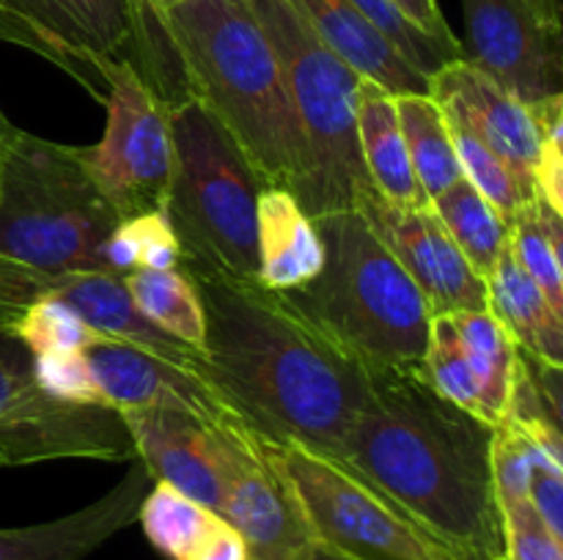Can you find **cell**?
<instances>
[{
	"mask_svg": "<svg viewBox=\"0 0 563 560\" xmlns=\"http://www.w3.org/2000/svg\"><path fill=\"white\" fill-rule=\"evenodd\" d=\"M187 560H247V547L234 527L218 519Z\"/></svg>",
	"mask_w": 563,
	"mask_h": 560,
	"instance_id": "cell-39",
	"label": "cell"
},
{
	"mask_svg": "<svg viewBox=\"0 0 563 560\" xmlns=\"http://www.w3.org/2000/svg\"><path fill=\"white\" fill-rule=\"evenodd\" d=\"M357 11L405 55V60L410 66H416L421 75L432 77L434 71L443 69L451 60H460L465 55L460 49H451L445 44L434 42L432 36L421 31V27L412 25L399 9H396L390 0H352Z\"/></svg>",
	"mask_w": 563,
	"mask_h": 560,
	"instance_id": "cell-33",
	"label": "cell"
},
{
	"mask_svg": "<svg viewBox=\"0 0 563 560\" xmlns=\"http://www.w3.org/2000/svg\"><path fill=\"white\" fill-rule=\"evenodd\" d=\"M91 379L102 404L115 410L130 406H174L196 415L203 423L240 417L201 371L163 355L104 338L86 351Z\"/></svg>",
	"mask_w": 563,
	"mask_h": 560,
	"instance_id": "cell-16",
	"label": "cell"
},
{
	"mask_svg": "<svg viewBox=\"0 0 563 560\" xmlns=\"http://www.w3.org/2000/svg\"><path fill=\"white\" fill-rule=\"evenodd\" d=\"M154 478L141 459L110 492L60 519L0 527V560H86L137 519Z\"/></svg>",
	"mask_w": 563,
	"mask_h": 560,
	"instance_id": "cell-18",
	"label": "cell"
},
{
	"mask_svg": "<svg viewBox=\"0 0 563 560\" xmlns=\"http://www.w3.org/2000/svg\"><path fill=\"white\" fill-rule=\"evenodd\" d=\"M462 55L528 108L563 97V25L526 0H462Z\"/></svg>",
	"mask_w": 563,
	"mask_h": 560,
	"instance_id": "cell-11",
	"label": "cell"
},
{
	"mask_svg": "<svg viewBox=\"0 0 563 560\" xmlns=\"http://www.w3.org/2000/svg\"><path fill=\"white\" fill-rule=\"evenodd\" d=\"M220 516L198 505L187 494L176 492L163 481H154L137 508L143 533L157 552L170 560H187L207 538Z\"/></svg>",
	"mask_w": 563,
	"mask_h": 560,
	"instance_id": "cell-28",
	"label": "cell"
},
{
	"mask_svg": "<svg viewBox=\"0 0 563 560\" xmlns=\"http://www.w3.org/2000/svg\"><path fill=\"white\" fill-rule=\"evenodd\" d=\"M563 214L542 198L522 203L509 217V250L522 272L542 289L550 305L563 313Z\"/></svg>",
	"mask_w": 563,
	"mask_h": 560,
	"instance_id": "cell-27",
	"label": "cell"
},
{
	"mask_svg": "<svg viewBox=\"0 0 563 560\" xmlns=\"http://www.w3.org/2000/svg\"><path fill=\"white\" fill-rule=\"evenodd\" d=\"M154 3H159V5H174V3H179V0H154Z\"/></svg>",
	"mask_w": 563,
	"mask_h": 560,
	"instance_id": "cell-43",
	"label": "cell"
},
{
	"mask_svg": "<svg viewBox=\"0 0 563 560\" xmlns=\"http://www.w3.org/2000/svg\"><path fill=\"white\" fill-rule=\"evenodd\" d=\"M357 143L374 192L394 206H429L401 135L396 97L363 80L357 93Z\"/></svg>",
	"mask_w": 563,
	"mask_h": 560,
	"instance_id": "cell-21",
	"label": "cell"
},
{
	"mask_svg": "<svg viewBox=\"0 0 563 560\" xmlns=\"http://www.w3.org/2000/svg\"><path fill=\"white\" fill-rule=\"evenodd\" d=\"M58 459L135 461L137 453L121 410L53 399L31 379L0 417V464Z\"/></svg>",
	"mask_w": 563,
	"mask_h": 560,
	"instance_id": "cell-12",
	"label": "cell"
},
{
	"mask_svg": "<svg viewBox=\"0 0 563 560\" xmlns=\"http://www.w3.org/2000/svg\"><path fill=\"white\" fill-rule=\"evenodd\" d=\"M357 212L416 280L432 316L487 311V283L454 245L432 203L418 209L394 206L374 192Z\"/></svg>",
	"mask_w": 563,
	"mask_h": 560,
	"instance_id": "cell-14",
	"label": "cell"
},
{
	"mask_svg": "<svg viewBox=\"0 0 563 560\" xmlns=\"http://www.w3.org/2000/svg\"><path fill=\"white\" fill-rule=\"evenodd\" d=\"M429 97L438 102L445 121L471 130L489 152L509 165L526 195L539 198L533 168L542 148V130L528 104L511 97L465 58L451 60L429 77Z\"/></svg>",
	"mask_w": 563,
	"mask_h": 560,
	"instance_id": "cell-15",
	"label": "cell"
},
{
	"mask_svg": "<svg viewBox=\"0 0 563 560\" xmlns=\"http://www.w3.org/2000/svg\"><path fill=\"white\" fill-rule=\"evenodd\" d=\"M137 459L154 481L174 486L212 514L220 511L218 445L212 426L174 406H130L121 410Z\"/></svg>",
	"mask_w": 563,
	"mask_h": 560,
	"instance_id": "cell-17",
	"label": "cell"
},
{
	"mask_svg": "<svg viewBox=\"0 0 563 560\" xmlns=\"http://www.w3.org/2000/svg\"><path fill=\"white\" fill-rule=\"evenodd\" d=\"M421 373L429 388L445 401L456 404L460 410L482 417V393H478V379L473 373L471 360L465 355L460 333L451 316H432L429 329V346L423 355ZM484 421V417H482Z\"/></svg>",
	"mask_w": 563,
	"mask_h": 560,
	"instance_id": "cell-30",
	"label": "cell"
},
{
	"mask_svg": "<svg viewBox=\"0 0 563 560\" xmlns=\"http://www.w3.org/2000/svg\"><path fill=\"white\" fill-rule=\"evenodd\" d=\"M504 516V560H563V541L553 536L531 503L500 508Z\"/></svg>",
	"mask_w": 563,
	"mask_h": 560,
	"instance_id": "cell-35",
	"label": "cell"
},
{
	"mask_svg": "<svg viewBox=\"0 0 563 560\" xmlns=\"http://www.w3.org/2000/svg\"><path fill=\"white\" fill-rule=\"evenodd\" d=\"M317 547L344 560H462L339 459L273 443Z\"/></svg>",
	"mask_w": 563,
	"mask_h": 560,
	"instance_id": "cell-8",
	"label": "cell"
},
{
	"mask_svg": "<svg viewBox=\"0 0 563 560\" xmlns=\"http://www.w3.org/2000/svg\"><path fill=\"white\" fill-rule=\"evenodd\" d=\"M324 267L289 294L368 371H421L432 307L357 209L313 220Z\"/></svg>",
	"mask_w": 563,
	"mask_h": 560,
	"instance_id": "cell-4",
	"label": "cell"
},
{
	"mask_svg": "<svg viewBox=\"0 0 563 560\" xmlns=\"http://www.w3.org/2000/svg\"><path fill=\"white\" fill-rule=\"evenodd\" d=\"M33 382L47 395L77 404H102L91 379L86 351H60V355H33Z\"/></svg>",
	"mask_w": 563,
	"mask_h": 560,
	"instance_id": "cell-34",
	"label": "cell"
},
{
	"mask_svg": "<svg viewBox=\"0 0 563 560\" xmlns=\"http://www.w3.org/2000/svg\"><path fill=\"white\" fill-rule=\"evenodd\" d=\"M108 126L102 141L80 146L88 173L121 217L165 209L174 173L170 110L124 58L97 64Z\"/></svg>",
	"mask_w": 563,
	"mask_h": 560,
	"instance_id": "cell-9",
	"label": "cell"
},
{
	"mask_svg": "<svg viewBox=\"0 0 563 560\" xmlns=\"http://www.w3.org/2000/svg\"><path fill=\"white\" fill-rule=\"evenodd\" d=\"M451 132V141H454V152L456 159H460L462 176L498 209L500 217L509 223L511 214L522 206V203L533 201L531 195H526L517 179L511 176L509 165L498 157L495 152H489L471 130L460 124H451L445 121Z\"/></svg>",
	"mask_w": 563,
	"mask_h": 560,
	"instance_id": "cell-31",
	"label": "cell"
},
{
	"mask_svg": "<svg viewBox=\"0 0 563 560\" xmlns=\"http://www.w3.org/2000/svg\"><path fill=\"white\" fill-rule=\"evenodd\" d=\"M33 355L16 338L0 335V417L31 382Z\"/></svg>",
	"mask_w": 563,
	"mask_h": 560,
	"instance_id": "cell-37",
	"label": "cell"
},
{
	"mask_svg": "<svg viewBox=\"0 0 563 560\" xmlns=\"http://www.w3.org/2000/svg\"><path fill=\"white\" fill-rule=\"evenodd\" d=\"M14 338L31 355H60V351H88L108 335L93 329L64 302L42 300L20 318Z\"/></svg>",
	"mask_w": 563,
	"mask_h": 560,
	"instance_id": "cell-32",
	"label": "cell"
},
{
	"mask_svg": "<svg viewBox=\"0 0 563 560\" xmlns=\"http://www.w3.org/2000/svg\"><path fill=\"white\" fill-rule=\"evenodd\" d=\"M396 113H399L401 135H405L418 184L432 203V198H438L445 187L462 179L449 124L429 93L396 97Z\"/></svg>",
	"mask_w": 563,
	"mask_h": 560,
	"instance_id": "cell-25",
	"label": "cell"
},
{
	"mask_svg": "<svg viewBox=\"0 0 563 560\" xmlns=\"http://www.w3.org/2000/svg\"><path fill=\"white\" fill-rule=\"evenodd\" d=\"M102 264L108 272L115 275H126L132 269L181 267V247L165 209L121 217L104 239Z\"/></svg>",
	"mask_w": 563,
	"mask_h": 560,
	"instance_id": "cell-29",
	"label": "cell"
},
{
	"mask_svg": "<svg viewBox=\"0 0 563 560\" xmlns=\"http://www.w3.org/2000/svg\"><path fill=\"white\" fill-rule=\"evenodd\" d=\"M451 318H454V327L478 379L484 423L498 426L509 406L517 346L511 344L506 329L489 311L451 313Z\"/></svg>",
	"mask_w": 563,
	"mask_h": 560,
	"instance_id": "cell-26",
	"label": "cell"
},
{
	"mask_svg": "<svg viewBox=\"0 0 563 560\" xmlns=\"http://www.w3.org/2000/svg\"><path fill=\"white\" fill-rule=\"evenodd\" d=\"M119 220L80 146L16 126L0 173V256L38 272H108L102 245Z\"/></svg>",
	"mask_w": 563,
	"mask_h": 560,
	"instance_id": "cell-6",
	"label": "cell"
},
{
	"mask_svg": "<svg viewBox=\"0 0 563 560\" xmlns=\"http://www.w3.org/2000/svg\"><path fill=\"white\" fill-rule=\"evenodd\" d=\"M432 209L467 264L487 278L500 253L509 247V223L500 217L498 209L465 176L432 198Z\"/></svg>",
	"mask_w": 563,
	"mask_h": 560,
	"instance_id": "cell-24",
	"label": "cell"
},
{
	"mask_svg": "<svg viewBox=\"0 0 563 560\" xmlns=\"http://www.w3.org/2000/svg\"><path fill=\"white\" fill-rule=\"evenodd\" d=\"M163 20L192 102L234 137L264 184L302 201L306 143L273 44L251 11L240 0H179L163 5Z\"/></svg>",
	"mask_w": 563,
	"mask_h": 560,
	"instance_id": "cell-3",
	"label": "cell"
},
{
	"mask_svg": "<svg viewBox=\"0 0 563 560\" xmlns=\"http://www.w3.org/2000/svg\"><path fill=\"white\" fill-rule=\"evenodd\" d=\"M528 503L537 511L542 525L563 541V467L539 464L528 486Z\"/></svg>",
	"mask_w": 563,
	"mask_h": 560,
	"instance_id": "cell-36",
	"label": "cell"
},
{
	"mask_svg": "<svg viewBox=\"0 0 563 560\" xmlns=\"http://www.w3.org/2000/svg\"><path fill=\"white\" fill-rule=\"evenodd\" d=\"M258 283L269 291L295 294L324 267V242L317 223L302 212L289 190L264 187L256 209Z\"/></svg>",
	"mask_w": 563,
	"mask_h": 560,
	"instance_id": "cell-20",
	"label": "cell"
},
{
	"mask_svg": "<svg viewBox=\"0 0 563 560\" xmlns=\"http://www.w3.org/2000/svg\"><path fill=\"white\" fill-rule=\"evenodd\" d=\"M126 38L130 0H0V42L58 64L99 102L97 64L121 58Z\"/></svg>",
	"mask_w": 563,
	"mask_h": 560,
	"instance_id": "cell-13",
	"label": "cell"
},
{
	"mask_svg": "<svg viewBox=\"0 0 563 560\" xmlns=\"http://www.w3.org/2000/svg\"><path fill=\"white\" fill-rule=\"evenodd\" d=\"M203 305L198 371L269 443L339 456L368 393V368L289 294L187 272Z\"/></svg>",
	"mask_w": 563,
	"mask_h": 560,
	"instance_id": "cell-1",
	"label": "cell"
},
{
	"mask_svg": "<svg viewBox=\"0 0 563 560\" xmlns=\"http://www.w3.org/2000/svg\"><path fill=\"white\" fill-rule=\"evenodd\" d=\"M209 426L223 483L218 516L240 533L247 560H306L317 541L275 445L242 417Z\"/></svg>",
	"mask_w": 563,
	"mask_h": 560,
	"instance_id": "cell-10",
	"label": "cell"
},
{
	"mask_svg": "<svg viewBox=\"0 0 563 560\" xmlns=\"http://www.w3.org/2000/svg\"><path fill=\"white\" fill-rule=\"evenodd\" d=\"M487 283V311L498 318L511 344L537 360L563 368V313L550 305L537 283L522 272L511 250L500 253Z\"/></svg>",
	"mask_w": 563,
	"mask_h": 560,
	"instance_id": "cell-22",
	"label": "cell"
},
{
	"mask_svg": "<svg viewBox=\"0 0 563 560\" xmlns=\"http://www.w3.org/2000/svg\"><path fill=\"white\" fill-rule=\"evenodd\" d=\"M16 126L11 124L9 119H5V113L0 110V173H3V159H5V152H9V143H11V135H14Z\"/></svg>",
	"mask_w": 563,
	"mask_h": 560,
	"instance_id": "cell-41",
	"label": "cell"
},
{
	"mask_svg": "<svg viewBox=\"0 0 563 560\" xmlns=\"http://www.w3.org/2000/svg\"><path fill=\"white\" fill-rule=\"evenodd\" d=\"M537 14H542L548 22L563 25V0H526Z\"/></svg>",
	"mask_w": 563,
	"mask_h": 560,
	"instance_id": "cell-40",
	"label": "cell"
},
{
	"mask_svg": "<svg viewBox=\"0 0 563 560\" xmlns=\"http://www.w3.org/2000/svg\"><path fill=\"white\" fill-rule=\"evenodd\" d=\"M124 285L148 324L179 344L201 349L207 333L203 305L185 269H132L124 275Z\"/></svg>",
	"mask_w": 563,
	"mask_h": 560,
	"instance_id": "cell-23",
	"label": "cell"
},
{
	"mask_svg": "<svg viewBox=\"0 0 563 560\" xmlns=\"http://www.w3.org/2000/svg\"><path fill=\"white\" fill-rule=\"evenodd\" d=\"M306 560H344V558H339V555H333V552H328V549L317 547L311 555H308Z\"/></svg>",
	"mask_w": 563,
	"mask_h": 560,
	"instance_id": "cell-42",
	"label": "cell"
},
{
	"mask_svg": "<svg viewBox=\"0 0 563 560\" xmlns=\"http://www.w3.org/2000/svg\"><path fill=\"white\" fill-rule=\"evenodd\" d=\"M495 426L434 393L418 371H368L339 459L462 560H504Z\"/></svg>",
	"mask_w": 563,
	"mask_h": 560,
	"instance_id": "cell-2",
	"label": "cell"
},
{
	"mask_svg": "<svg viewBox=\"0 0 563 560\" xmlns=\"http://www.w3.org/2000/svg\"><path fill=\"white\" fill-rule=\"evenodd\" d=\"M174 173L165 214L185 272L258 283V195L267 184L203 104L170 110Z\"/></svg>",
	"mask_w": 563,
	"mask_h": 560,
	"instance_id": "cell-5",
	"label": "cell"
},
{
	"mask_svg": "<svg viewBox=\"0 0 563 560\" xmlns=\"http://www.w3.org/2000/svg\"><path fill=\"white\" fill-rule=\"evenodd\" d=\"M284 71L286 91L308 152V187L300 206L311 220L361 209L374 187L357 143V93L363 77L339 58L289 0H240Z\"/></svg>",
	"mask_w": 563,
	"mask_h": 560,
	"instance_id": "cell-7",
	"label": "cell"
},
{
	"mask_svg": "<svg viewBox=\"0 0 563 560\" xmlns=\"http://www.w3.org/2000/svg\"><path fill=\"white\" fill-rule=\"evenodd\" d=\"M311 31L350 64L363 80L394 97L429 93V77L405 60V55L352 5V0H289Z\"/></svg>",
	"mask_w": 563,
	"mask_h": 560,
	"instance_id": "cell-19",
	"label": "cell"
},
{
	"mask_svg": "<svg viewBox=\"0 0 563 560\" xmlns=\"http://www.w3.org/2000/svg\"><path fill=\"white\" fill-rule=\"evenodd\" d=\"M407 20L412 22L416 27H421L427 36H432L434 42L445 44L451 49H460L462 53V42L454 36L451 25L445 22L443 11H440L438 0H390Z\"/></svg>",
	"mask_w": 563,
	"mask_h": 560,
	"instance_id": "cell-38",
	"label": "cell"
}]
</instances>
